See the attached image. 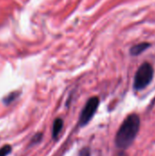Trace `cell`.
<instances>
[{
    "mask_svg": "<svg viewBox=\"0 0 155 156\" xmlns=\"http://www.w3.org/2000/svg\"><path fill=\"white\" fill-rule=\"evenodd\" d=\"M140 117L136 113L130 114L121 125L116 137V146L122 150L127 149L134 142L140 130Z\"/></svg>",
    "mask_w": 155,
    "mask_h": 156,
    "instance_id": "1",
    "label": "cell"
},
{
    "mask_svg": "<svg viewBox=\"0 0 155 156\" xmlns=\"http://www.w3.org/2000/svg\"><path fill=\"white\" fill-rule=\"evenodd\" d=\"M154 74V70L153 66L148 63L144 62L140 66L138 70L136 71L133 82V88L136 90H142L145 89L153 80Z\"/></svg>",
    "mask_w": 155,
    "mask_h": 156,
    "instance_id": "2",
    "label": "cell"
},
{
    "mask_svg": "<svg viewBox=\"0 0 155 156\" xmlns=\"http://www.w3.org/2000/svg\"><path fill=\"white\" fill-rule=\"evenodd\" d=\"M99 104H100V100L98 97H92L87 101L86 105L84 106V108L80 113V117H79V125L80 126H85L90 122V121L95 115V113L98 110Z\"/></svg>",
    "mask_w": 155,
    "mask_h": 156,
    "instance_id": "3",
    "label": "cell"
},
{
    "mask_svg": "<svg viewBox=\"0 0 155 156\" xmlns=\"http://www.w3.org/2000/svg\"><path fill=\"white\" fill-rule=\"evenodd\" d=\"M151 47V44L148 42H142L139 44H136L132 46L130 49V53L132 56H139L142 53H143L146 49H148Z\"/></svg>",
    "mask_w": 155,
    "mask_h": 156,
    "instance_id": "4",
    "label": "cell"
},
{
    "mask_svg": "<svg viewBox=\"0 0 155 156\" xmlns=\"http://www.w3.org/2000/svg\"><path fill=\"white\" fill-rule=\"evenodd\" d=\"M62 128H63V121L61 119H56L54 121L53 128H52V136L54 139H57L58 137V134L60 133Z\"/></svg>",
    "mask_w": 155,
    "mask_h": 156,
    "instance_id": "5",
    "label": "cell"
},
{
    "mask_svg": "<svg viewBox=\"0 0 155 156\" xmlns=\"http://www.w3.org/2000/svg\"><path fill=\"white\" fill-rule=\"evenodd\" d=\"M17 96H18V94H17L16 92L10 93L9 95H7V96L4 99V102H5V104H9V103H11Z\"/></svg>",
    "mask_w": 155,
    "mask_h": 156,
    "instance_id": "6",
    "label": "cell"
},
{
    "mask_svg": "<svg viewBox=\"0 0 155 156\" xmlns=\"http://www.w3.org/2000/svg\"><path fill=\"white\" fill-rule=\"evenodd\" d=\"M11 146L10 145H5L2 148H0V156H6L11 153Z\"/></svg>",
    "mask_w": 155,
    "mask_h": 156,
    "instance_id": "7",
    "label": "cell"
},
{
    "mask_svg": "<svg viewBox=\"0 0 155 156\" xmlns=\"http://www.w3.org/2000/svg\"><path fill=\"white\" fill-rule=\"evenodd\" d=\"M80 156H90V152H89L87 149H85V150H83V151H82L81 155Z\"/></svg>",
    "mask_w": 155,
    "mask_h": 156,
    "instance_id": "8",
    "label": "cell"
},
{
    "mask_svg": "<svg viewBox=\"0 0 155 156\" xmlns=\"http://www.w3.org/2000/svg\"><path fill=\"white\" fill-rule=\"evenodd\" d=\"M119 156H127V155H126L125 154H120V155H119Z\"/></svg>",
    "mask_w": 155,
    "mask_h": 156,
    "instance_id": "9",
    "label": "cell"
}]
</instances>
